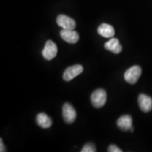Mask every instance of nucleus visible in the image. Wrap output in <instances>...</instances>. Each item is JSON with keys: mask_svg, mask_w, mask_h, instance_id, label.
I'll use <instances>...</instances> for the list:
<instances>
[{"mask_svg": "<svg viewBox=\"0 0 152 152\" xmlns=\"http://www.w3.org/2000/svg\"><path fill=\"white\" fill-rule=\"evenodd\" d=\"M106 98H107V95H106V91L103 89H98L93 92L91 95V102L93 106H94L96 109H99L106 104Z\"/></svg>", "mask_w": 152, "mask_h": 152, "instance_id": "f257e3e1", "label": "nucleus"}, {"mask_svg": "<svg viewBox=\"0 0 152 152\" xmlns=\"http://www.w3.org/2000/svg\"><path fill=\"white\" fill-rule=\"evenodd\" d=\"M142 74V69L139 66H133L125 71V80L130 85H134L137 82Z\"/></svg>", "mask_w": 152, "mask_h": 152, "instance_id": "f03ea898", "label": "nucleus"}, {"mask_svg": "<svg viewBox=\"0 0 152 152\" xmlns=\"http://www.w3.org/2000/svg\"><path fill=\"white\" fill-rule=\"evenodd\" d=\"M57 52H58V48L56 44L52 40H48L45 43L42 54L45 59L50 61L56 57Z\"/></svg>", "mask_w": 152, "mask_h": 152, "instance_id": "7ed1b4c3", "label": "nucleus"}, {"mask_svg": "<svg viewBox=\"0 0 152 152\" xmlns=\"http://www.w3.org/2000/svg\"><path fill=\"white\" fill-rule=\"evenodd\" d=\"M63 118L66 123H73L75 121L77 114L73 106L69 103H65L62 108Z\"/></svg>", "mask_w": 152, "mask_h": 152, "instance_id": "20e7f679", "label": "nucleus"}, {"mask_svg": "<svg viewBox=\"0 0 152 152\" xmlns=\"http://www.w3.org/2000/svg\"><path fill=\"white\" fill-rule=\"evenodd\" d=\"M83 71V67L80 64H76L66 68L63 74V79L66 82L71 81Z\"/></svg>", "mask_w": 152, "mask_h": 152, "instance_id": "39448f33", "label": "nucleus"}, {"mask_svg": "<svg viewBox=\"0 0 152 152\" xmlns=\"http://www.w3.org/2000/svg\"><path fill=\"white\" fill-rule=\"evenodd\" d=\"M56 23L58 26L63 29L74 30L76 27V23L71 17L64 14H60L57 16Z\"/></svg>", "mask_w": 152, "mask_h": 152, "instance_id": "423d86ee", "label": "nucleus"}, {"mask_svg": "<svg viewBox=\"0 0 152 152\" xmlns=\"http://www.w3.org/2000/svg\"><path fill=\"white\" fill-rule=\"evenodd\" d=\"M61 37L66 42L75 44L79 40V35L74 30L63 29L60 32Z\"/></svg>", "mask_w": 152, "mask_h": 152, "instance_id": "0eeeda50", "label": "nucleus"}, {"mask_svg": "<svg viewBox=\"0 0 152 152\" xmlns=\"http://www.w3.org/2000/svg\"><path fill=\"white\" fill-rule=\"evenodd\" d=\"M138 104L140 109L144 113H148L152 109V99L144 94H140L138 96Z\"/></svg>", "mask_w": 152, "mask_h": 152, "instance_id": "6e6552de", "label": "nucleus"}, {"mask_svg": "<svg viewBox=\"0 0 152 152\" xmlns=\"http://www.w3.org/2000/svg\"><path fill=\"white\" fill-rule=\"evenodd\" d=\"M118 127L123 131L130 130L133 132L132 128V118L130 115H123L118 119Z\"/></svg>", "mask_w": 152, "mask_h": 152, "instance_id": "1a4fd4ad", "label": "nucleus"}, {"mask_svg": "<svg viewBox=\"0 0 152 152\" xmlns=\"http://www.w3.org/2000/svg\"><path fill=\"white\" fill-rule=\"evenodd\" d=\"M104 48L106 50H109L110 52H113V54H119L122 52L123 47L119 42V40L116 38L112 37L110 39L109 41L104 44Z\"/></svg>", "mask_w": 152, "mask_h": 152, "instance_id": "9d476101", "label": "nucleus"}, {"mask_svg": "<svg viewBox=\"0 0 152 152\" xmlns=\"http://www.w3.org/2000/svg\"><path fill=\"white\" fill-rule=\"evenodd\" d=\"M97 32L99 35L105 38H112L115 35V30L111 25L102 23L99 26Z\"/></svg>", "mask_w": 152, "mask_h": 152, "instance_id": "9b49d317", "label": "nucleus"}, {"mask_svg": "<svg viewBox=\"0 0 152 152\" xmlns=\"http://www.w3.org/2000/svg\"><path fill=\"white\" fill-rule=\"evenodd\" d=\"M36 123L42 128H49L52 126V120L45 113H39L36 116Z\"/></svg>", "mask_w": 152, "mask_h": 152, "instance_id": "f8f14e48", "label": "nucleus"}, {"mask_svg": "<svg viewBox=\"0 0 152 152\" xmlns=\"http://www.w3.org/2000/svg\"><path fill=\"white\" fill-rule=\"evenodd\" d=\"M82 152H95L96 151V148L94 144L92 143H87L85 144L84 147L81 150Z\"/></svg>", "mask_w": 152, "mask_h": 152, "instance_id": "ddd939ff", "label": "nucleus"}, {"mask_svg": "<svg viewBox=\"0 0 152 152\" xmlns=\"http://www.w3.org/2000/svg\"><path fill=\"white\" fill-rule=\"evenodd\" d=\"M108 151L109 152H122V149H121L115 144H111L108 148Z\"/></svg>", "mask_w": 152, "mask_h": 152, "instance_id": "4468645a", "label": "nucleus"}, {"mask_svg": "<svg viewBox=\"0 0 152 152\" xmlns=\"http://www.w3.org/2000/svg\"><path fill=\"white\" fill-rule=\"evenodd\" d=\"M5 151H6V150H5L4 145V144H3L2 139H0V151L4 152Z\"/></svg>", "mask_w": 152, "mask_h": 152, "instance_id": "2eb2a0df", "label": "nucleus"}]
</instances>
